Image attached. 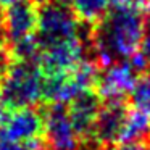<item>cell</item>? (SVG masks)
Returning a JSON list of instances; mask_svg holds the SVG:
<instances>
[{
	"instance_id": "6da1fadb",
	"label": "cell",
	"mask_w": 150,
	"mask_h": 150,
	"mask_svg": "<svg viewBox=\"0 0 150 150\" xmlns=\"http://www.w3.org/2000/svg\"><path fill=\"white\" fill-rule=\"evenodd\" d=\"M147 13L131 8L110 7L89 31L95 62L100 66L131 60L139 52L145 31Z\"/></svg>"
},
{
	"instance_id": "7a4b0ae2",
	"label": "cell",
	"mask_w": 150,
	"mask_h": 150,
	"mask_svg": "<svg viewBox=\"0 0 150 150\" xmlns=\"http://www.w3.org/2000/svg\"><path fill=\"white\" fill-rule=\"evenodd\" d=\"M44 73L36 60L10 58L0 78V98L7 110L34 107L42 102Z\"/></svg>"
},
{
	"instance_id": "3957f363",
	"label": "cell",
	"mask_w": 150,
	"mask_h": 150,
	"mask_svg": "<svg viewBox=\"0 0 150 150\" xmlns=\"http://www.w3.org/2000/svg\"><path fill=\"white\" fill-rule=\"evenodd\" d=\"M82 21L68 4L47 0L39 8V26L36 39L40 49L84 40Z\"/></svg>"
},
{
	"instance_id": "277c9868",
	"label": "cell",
	"mask_w": 150,
	"mask_h": 150,
	"mask_svg": "<svg viewBox=\"0 0 150 150\" xmlns=\"http://www.w3.org/2000/svg\"><path fill=\"white\" fill-rule=\"evenodd\" d=\"M0 142L44 149V113L33 107L5 110L0 118Z\"/></svg>"
},
{
	"instance_id": "5b68a950",
	"label": "cell",
	"mask_w": 150,
	"mask_h": 150,
	"mask_svg": "<svg viewBox=\"0 0 150 150\" xmlns=\"http://www.w3.org/2000/svg\"><path fill=\"white\" fill-rule=\"evenodd\" d=\"M44 144L49 150H79L82 145L66 103H47L44 110Z\"/></svg>"
},
{
	"instance_id": "8992f818",
	"label": "cell",
	"mask_w": 150,
	"mask_h": 150,
	"mask_svg": "<svg viewBox=\"0 0 150 150\" xmlns=\"http://www.w3.org/2000/svg\"><path fill=\"white\" fill-rule=\"evenodd\" d=\"M131 107L124 100H103L92 127L91 142L98 147L121 144Z\"/></svg>"
},
{
	"instance_id": "52a82bcc",
	"label": "cell",
	"mask_w": 150,
	"mask_h": 150,
	"mask_svg": "<svg viewBox=\"0 0 150 150\" xmlns=\"http://www.w3.org/2000/svg\"><path fill=\"white\" fill-rule=\"evenodd\" d=\"M139 71L131 63V60L111 63L103 66V71H98L95 92L102 100H124L127 94H131L139 78Z\"/></svg>"
},
{
	"instance_id": "ba28073f",
	"label": "cell",
	"mask_w": 150,
	"mask_h": 150,
	"mask_svg": "<svg viewBox=\"0 0 150 150\" xmlns=\"http://www.w3.org/2000/svg\"><path fill=\"white\" fill-rule=\"evenodd\" d=\"M4 28L7 36V47L33 39L39 26V7L34 0H20L4 8Z\"/></svg>"
},
{
	"instance_id": "9c48e42d",
	"label": "cell",
	"mask_w": 150,
	"mask_h": 150,
	"mask_svg": "<svg viewBox=\"0 0 150 150\" xmlns=\"http://www.w3.org/2000/svg\"><path fill=\"white\" fill-rule=\"evenodd\" d=\"M84 40H78L49 49H40L37 63L44 74H62L74 69L81 62H84Z\"/></svg>"
},
{
	"instance_id": "30bf717a",
	"label": "cell",
	"mask_w": 150,
	"mask_h": 150,
	"mask_svg": "<svg viewBox=\"0 0 150 150\" xmlns=\"http://www.w3.org/2000/svg\"><path fill=\"white\" fill-rule=\"evenodd\" d=\"M102 102L103 100L95 92V89H89L79 94L78 97H74L69 103H66L73 127L78 137L81 139V144L91 142L92 127H94L97 113L102 107Z\"/></svg>"
},
{
	"instance_id": "8fae6325",
	"label": "cell",
	"mask_w": 150,
	"mask_h": 150,
	"mask_svg": "<svg viewBox=\"0 0 150 150\" xmlns=\"http://www.w3.org/2000/svg\"><path fill=\"white\" fill-rule=\"evenodd\" d=\"M150 140V120L137 108H131L123 131L121 144L124 142H145Z\"/></svg>"
},
{
	"instance_id": "7c38bea8",
	"label": "cell",
	"mask_w": 150,
	"mask_h": 150,
	"mask_svg": "<svg viewBox=\"0 0 150 150\" xmlns=\"http://www.w3.org/2000/svg\"><path fill=\"white\" fill-rule=\"evenodd\" d=\"M69 4L82 23L94 24L108 11L111 0H69Z\"/></svg>"
},
{
	"instance_id": "4fadbf2b",
	"label": "cell",
	"mask_w": 150,
	"mask_h": 150,
	"mask_svg": "<svg viewBox=\"0 0 150 150\" xmlns=\"http://www.w3.org/2000/svg\"><path fill=\"white\" fill-rule=\"evenodd\" d=\"M132 107L145 113L150 120V71H145L137 78V82L131 92Z\"/></svg>"
},
{
	"instance_id": "5bb4252c",
	"label": "cell",
	"mask_w": 150,
	"mask_h": 150,
	"mask_svg": "<svg viewBox=\"0 0 150 150\" xmlns=\"http://www.w3.org/2000/svg\"><path fill=\"white\" fill-rule=\"evenodd\" d=\"M131 63L136 66V69L139 73L145 71L150 65V15L147 16V23H145V31L142 36V42H140L139 52L131 58Z\"/></svg>"
},
{
	"instance_id": "9a60e30c",
	"label": "cell",
	"mask_w": 150,
	"mask_h": 150,
	"mask_svg": "<svg viewBox=\"0 0 150 150\" xmlns=\"http://www.w3.org/2000/svg\"><path fill=\"white\" fill-rule=\"evenodd\" d=\"M111 7L131 8V10L147 13L150 11V0H111Z\"/></svg>"
},
{
	"instance_id": "2e32d148",
	"label": "cell",
	"mask_w": 150,
	"mask_h": 150,
	"mask_svg": "<svg viewBox=\"0 0 150 150\" xmlns=\"http://www.w3.org/2000/svg\"><path fill=\"white\" fill-rule=\"evenodd\" d=\"M95 150H150V140H145V142L115 144V145H110V147H98Z\"/></svg>"
},
{
	"instance_id": "e0dca14e",
	"label": "cell",
	"mask_w": 150,
	"mask_h": 150,
	"mask_svg": "<svg viewBox=\"0 0 150 150\" xmlns=\"http://www.w3.org/2000/svg\"><path fill=\"white\" fill-rule=\"evenodd\" d=\"M0 150H42L39 147L23 145V144H10V142H0Z\"/></svg>"
},
{
	"instance_id": "ac0fdd59",
	"label": "cell",
	"mask_w": 150,
	"mask_h": 150,
	"mask_svg": "<svg viewBox=\"0 0 150 150\" xmlns=\"http://www.w3.org/2000/svg\"><path fill=\"white\" fill-rule=\"evenodd\" d=\"M7 49V36H5V28H4V16L0 13V53H4Z\"/></svg>"
},
{
	"instance_id": "d6986e66",
	"label": "cell",
	"mask_w": 150,
	"mask_h": 150,
	"mask_svg": "<svg viewBox=\"0 0 150 150\" xmlns=\"http://www.w3.org/2000/svg\"><path fill=\"white\" fill-rule=\"evenodd\" d=\"M8 60H10V57H8V52H7V50H5L4 53H0V78H2V74H4L5 68H7Z\"/></svg>"
},
{
	"instance_id": "ffe728a7",
	"label": "cell",
	"mask_w": 150,
	"mask_h": 150,
	"mask_svg": "<svg viewBox=\"0 0 150 150\" xmlns=\"http://www.w3.org/2000/svg\"><path fill=\"white\" fill-rule=\"evenodd\" d=\"M5 110H7V108H5L4 102H2V98H0V118H2V115L5 113Z\"/></svg>"
},
{
	"instance_id": "44dd1931",
	"label": "cell",
	"mask_w": 150,
	"mask_h": 150,
	"mask_svg": "<svg viewBox=\"0 0 150 150\" xmlns=\"http://www.w3.org/2000/svg\"><path fill=\"white\" fill-rule=\"evenodd\" d=\"M58 2H63V4H69V0H58Z\"/></svg>"
},
{
	"instance_id": "7402d4cb",
	"label": "cell",
	"mask_w": 150,
	"mask_h": 150,
	"mask_svg": "<svg viewBox=\"0 0 150 150\" xmlns=\"http://www.w3.org/2000/svg\"><path fill=\"white\" fill-rule=\"evenodd\" d=\"M34 2H37V4H39V2H42V4H44V2H47V0H34Z\"/></svg>"
}]
</instances>
